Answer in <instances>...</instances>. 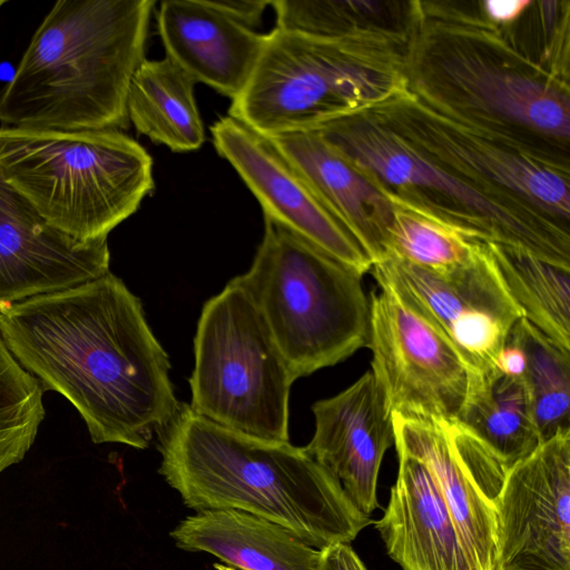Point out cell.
Segmentation results:
<instances>
[{
    "label": "cell",
    "mask_w": 570,
    "mask_h": 570,
    "mask_svg": "<svg viewBox=\"0 0 570 570\" xmlns=\"http://www.w3.org/2000/svg\"><path fill=\"white\" fill-rule=\"evenodd\" d=\"M527 358L522 346L509 334L495 361V371L511 377H522Z\"/></svg>",
    "instance_id": "30"
},
{
    "label": "cell",
    "mask_w": 570,
    "mask_h": 570,
    "mask_svg": "<svg viewBox=\"0 0 570 570\" xmlns=\"http://www.w3.org/2000/svg\"><path fill=\"white\" fill-rule=\"evenodd\" d=\"M532 3L530 0H487L480 6L483 17L492 24L500 26L515 21Z\"/></svg>",
    "instance_id": "29"
},
{
    "label": "cell",
    "mask_w": 570,
    "mask_h": 570,
    "mask_svg": "<svg viewBox=\"0 0 570 570\" xmlns=\"http://www.w3.org/2000/svg\"><path fill=\"white\" fill-rule=\"evenodd\" d=\"M394 445L433 474L452 519L481 570H495V500L508 469L459 421L393 415Z\"/></svg>",
    "instance_id": "15"
},
{
    "label": "cell",
    "mask_w": 570,
    "mask_h": 570,
    "mask_svg": "<svg viewBox=\"0 0 570 570\" xmlns=\"http://www.w3.org/2000/svg\"><path fill=\"white\" fill-rule=\"evenodd\" d=\"M315 431L307 452L342 485L353 504L371 515L380 505L377 479L394 444L384 392L371 370L338 394L313 404Z\"/></svg>",
    "instance_id": "17"
},
{
    "label": "cell",
    "mask_w": 570,
    "mask_h": 570,
    "mask_svg": "<svg viewBox=\"0 0 570 570\" xmlns=\"http://www.w3.org/2000/svg\"><path fill=\"white\" fill-rule=\"evenodd\" d=\"M107 238L78 240L51 226L0 177V313L109 272Z\"/></svg>",
    "instance_id": "16"
},
{
    "label": "cell",
    "mask_w": 570,
    "mask_h": 570,
    "mask_svg": "<svg viewBox=\"0 0 570 570\" xmlns=\"http://www.w3.org/2000/svg\"><path fill=\"white\" fill-rule=\"evenodd\" d=\"M412 9L405 52L406 88L416 97L491 125L568 145V88L530 63L491 22L436 19L421 2Z\"/></svg>",
    "instance_id": "4"
},
{
    "label": "cell",
    "mask_w": 570,
    "mask_h": 570,
    "mask_svg": "<svg viewBox=\"0 0 570 570\" xmlns=\"http://www.w3.org/2000/svg\"><path fill=\"white\" fill-rule=\"evenodd\" d=\"M372 269L376 281L393 287L448 338L470 370L471 384L497 373L498 355L523 313L498 269L488 240L469 263L444 274L391 255Z\"/></svg>",
    "instance_id": "12"
},
{
    "label": "cell",
    "mask_w": 570,
    "mask_h": 570,
    "mask_svg": "<svg viewBox=\"0 0 570 570\" xmlns=\"http://www.w3.org/2000/svg\"><path fill=\"white\" fill-rule=\"evenodd\" d=\"M391 199L385 256L444 274L469 263L481 248L483 239L442 215L393 193Z\"/></svg>",
    "instance_id": "25"
},
{
    "label": "cell",
    "mask_w": 570,
    "mask_h": 570,
    "mask_svg": "<svg viewBox=\"0 0 570 570\" xmlns=\"http://www.w3.org/2000/svg\"><path fill=\"white\" fill-rule=\"evenodd\" d=\"M366 109L482 191L569 225L568 164L523 134L432 105L407 88Z\"/></svg>",
    "instance_id": "10"
},
{
    "label": "cell",
    "mask_w": 570,
    "mask_h": 570,
    "mask_svg": "<svg viewBox=\"0 0 570 570\" xmlns=\"http://www.w3.org/2000/svg\"><path fill=\"white\" fill-rule=\"evenodd\" d=\"M361 245L373 265L386 253L391 193L360 170L316 131L269 137Z\"/></svg>",
    "instance_id": "20"
},
{
    "label": "cell",
    "mask_w": 570,
    "mask_h": 570,
    "mask_svg": "<svg viewBox=\"0 0 570 570\" xmlns=\"http://www.w3.org/2000/svg\"><path fill=\"white\" fill-rule=\"evenodd\" d=\"M217 153L273 219L362 276L373 263L274 141L227 115L210 128Z\"/></svg>",
    "instance_id": "14"
},
{
    "label": "cell",
    "mask_w": 570,
    "mask_h": 570,
    "mask_svg": "<svg viewBox=\"0 0 570 570\" xmlns=\"http://www.w3.org/2000/svg\"><path fill=\"white\" fill-rule=\"evenodd\" d=\"M382 28L337 38L273 29L228 115L268 136L311 130L406 88L405 53Z\"/></svg>",
    "instance_id": "5"
},
{
    "label": "cell",
    "mask_w": 570,
    "mask_h": 570,
    "mask_svg": "<svg viewBox=\"0 0 570 570\" xmlns=\"http://www.w3.org/2000/svg\"><path fill=\"white\" fill-rule=\"evenodd\" d=\"M154 0H59L0 94V124L125 130L127 95L145 59Z\"/></svg>",
    "instance_id": "3"
},
{
    "label": "cell",
    "mask_w": 570,
    "mask_h": 570,
    "mask_svg": "<svg viewBox=\"0 0 570 570\" xmlns=\"http://www.w3.org/2000/svg\"><path fill=\"white\" fill-rule=\"evenodd\" d=\"M7 3V0H0V8Z\"/></svg>",
    "instance_id": "31"
},
{
    "label": "cell",
    "mask_w": 570,
    "mask_h": 570,
    "mask_svg": "<svg viewBox=\"0 0 570 570\" xmlns=\"http://www.w3.org/2000/svg\"><path fill=\"white\" fill-rule=\"evenodd\" d=\"M311 130L389 191L448 218L444 202L453 223L481 239L570 269L566 226L494 198L455 176L368 110L344 114Z\"/></svg>",
    "instance_id": "8"
},
{
    "label": "cell",
    "mask_w": 570,
    "mask_h": 570,
    "mask_svg": "<svg viewBox=\"0 0 570 570\" xmlns=\"http://www.w3.org/2000/svg\"><path fill=\"white\" fill-rule=\"evenodd\" d=\"M510 335L525 353L522 379L541 441L570 431V351L558 346L524 317Z\"/></svg>",
    "instance_id": "26"
},
{
    "label": "cell",
    "mask_w": 570,
    "mask_h": 570,
    "mask_svg": "<svg viewBox=\"0 0 570 570\" xmlns=\"http://www.w3.org/2000/svg\"><path fill=\"white\" fill-rule=\"evenodd\" d=\"M317 570H367L350 543L338 542L321 550Z\"/></svg>",
    "instance_id": "28"
},
{
    "label": "cell",
    "mask_w": 570,
    "mask_h": 570,
    "mask_svg": "<svg viewBox=\"0 0 570 570\" xmlns=\"http://www.w3.org/2000/svg\"><path fill=\"white\" fill-rule=\"evenodd\" d=\"M494 507L495 570H570V431L514 464Z\"/></svg>",
    "instance_id": "13"
},
{
    "label": "cell",
    "mask_w": 570,
    "mask_h": 570,
    "mask_svg": "<svg viewBox=\"0 0 570 570\" xmlns=\"http://www.w3.org/2000/svg\"><path fill=\"white\" fill-rule=\"evenodd\" d=\"M0 177L51 226L107 238L153 193V158L121 130L0 127Z\"/></svg>",
    "instance_id": "6"
},
{
    "label": "cell",
    "mask_w": 570,
    "mask_h": 570,
    "mask_svg": "<svg viewBox=\"0 0 570 570\" xmlns=\"http://www.w3.org/2000/svg\"><path fill=\"white\" fill-rule=\"evenodd\" d=\"M456 421L508 469L542 443L522 377L497 372L473 382Z\"/></svg>",
    "instance_id": "23"
},
{
    "label": "cell",
    "mask_w": 570,
    "mask_h": 570,
    "mask_svg": "<svg viewBox=\"0 0 570 570\" xmlns=\"http://www.w3.org/2000/svg\"><path fill=\"white\" fill-rule=\"evenodd\" d=\"M157 24L166 57L195 82L235 99L245 88L265 35L213 7L208 0H164Z\"/></svg>",
    "instance_id": "19"
},
{
    "label": "cell",
    "mask_w": 570,
    "mask_h": 570,
    "mask_svg": "<svg viewBox=\"0 0 570 570\" xmlns=\"http://www.w3.org/2000/svg\"><path fill=\"white\" fill-rule=\"evenodd\" d=\"M488 247L523 317L570 351V269L507 245Z\"/></svg>",
    "instance_id": "24"
},
{
    "label": "cell",
    "mask_w": 570,
    "mask_h": 570,
    "mask_svg": "<svg viewBox=\"0 0 570 570\" xmlns=\"http://www.w3.org/2000/svg\"><path fill=\"white\" fill-rule=\"evenodd\" d=\"M190 409L233 431L289 442L296 380L246 289L230 279L205 302L194 338Z\"/></svg>",
    "instance_id": "9"
},
{
    "label": "cell",
    "mask_w": 570,
    "mask_h": 570,
    "mask_svg": "<svg viewBox=\"0 0 570 570\" xmlns=\"http://www.w3.org/2000/svg\"><path fill=\"white\" fill-rule=\"evenodd\" d=\"M249 269L234 277L261 312L295 379L333 366L367 345L362 276L264 216Z\"/></svg>",
    "instance_id": "7"
},
{
    "label": "cell",
    "mask_w": 570,
    "mask_h": 570,
    "mask_svg": "<svg viewBox=\"0 0 570 570\" xmlns=\"http://www.w3.org/2000/svg\"><path fill=\"white\" fill-rule=\"evenodd\" d=\"M368 299L371 371L392 415L405 420H458L471 373L448 338L389 284Z\"/></svg>",
    "instance_id": "11"
},
{
    "label": "cell",
    "mask_w": 570,
    "mask_h": 570,
    "mask_svg": "<svg viewBox=\"0 0 570 570\" xmlns=\"http://www.w3.org/2000/svg\"><path fill=\"white\" fill-rule=\"evenodd\" d=\"M396 453L397 476L374 522L389 556L403 570H481L429 468L400 449Z\"/></svg>",
    "instance_id": "18"
},
{
    "label": "cell",
    "mask_w": 570,
    "mask_h": 570,
    "mask_svg": "<svg viewBox=\"0 0 570 570\" xmlns=\"http://www.w3.org/2000/svg\"><path fill=\"white\" fill-rule=\"evenodd\" d=\"M195 83L168 57L145 58L129 85V122L173 151L197 150L205 141V131L194 96Z\"/></svg>",
    "instance_id": "22"
},
{
    "label": "cell",
    "mask_w": 570,
    "mask_h": 570,
    "mask_svg": "<svg viewBox=\"0 0 570 570\" xmlns=\"http://www.w3.org/2000/svg\"><path fill=\"white\" fill-rule=\"evenodd\" d=\"M0 334L43 391L70 401L96 444L146 449L179 406L140 299L110 272L13 304Z\"/></svg>",
    "instance_id": "1"
},
{
    "label": "cell",
    "mask_w": 570,
    "mask_h": 570,
    "mask_svg": "<svg viewBox=\"0 0 570 570\" xmlns=\"http://www.w3.org/2000/svg\"><path fill=\"white\" fill-rule=\"evenodd\" d=\"M186 551L207 552L229 570H317L321 550L267 519L232 509L204 510L170 532Z\"/></svg>",
    "instance_id": "21"
},
{
    "label": "cell",
    "mask_w": 570,
    "mask_h": 570,
    "mask_svg": "<svg viewBox=\"0 0 570 570\" xmlns=\"http://www.w3.org/2000/svg\"><path fill=\"white\" fill-rule=\"evenodd\" d=\"M209 3L243 26L255 29L271 1L264 0H208Z\"/></svg>",
    "instance_id": "27"
},
{
    "label": "cell",
    "mask_w": 570,
    "mask_h": 570,
    "mask_svg": "<svg viewBox=\"0 0 570 570\" xmlns=\"http://www.w3.org/2000/svg\"><path fill=\"white\" fill-rule=\"evenodd\" d=\"M156 434L159 474L196 512L244 511L317 550L350 543L373 523L305 446L223 428L181 402Z\"/></svg>",
    "instance_id": "2"
}]
</instances>
